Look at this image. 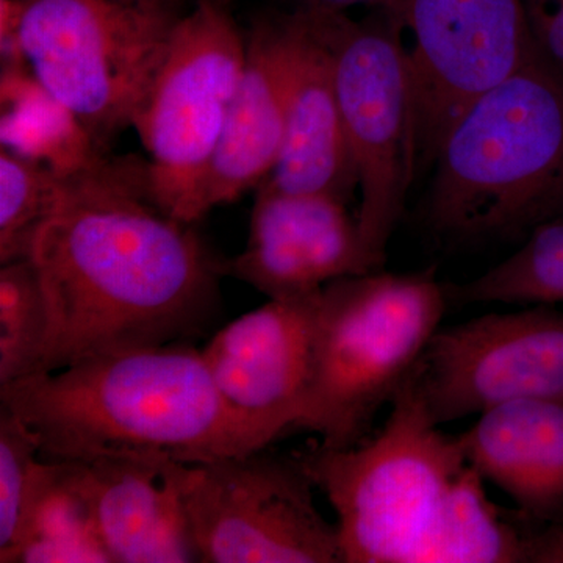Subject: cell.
Masks as SVG:
<instances>
[{"mask_svg":"<svg viewBox=\"0 0 563 563\" xmlns=\"http://www.w3.org/2000/svg\"><path fill=\"white\" fill-rule=\"evenodd\" d=\"M285 120L287 63L280 16L257 22L246 38L242 76L199 190V220L268 179L284 147Z\"/></svg>","mask_w":563,"mask_h":563,"instance_id":"2e32d148","label":"cell"},{"mask_svg":"<svg viewBox=\"0 0 563 563\" xmlns=\"http://www.w3.org/2000/svg\"><path fill=\"white\" fill-rule=\"evenodd\" d=\"M0 90L3 150L60 176L84 172L103 157L79 118L54 98L29 68H3Z\"/></svg>","mask_w":563,"mask_h":563,"instance_id":"ac0fdd59","label":"cell"},{"mask_svg":"<svg viewBox=\"0 0 563 563\" xmlns=\"http://www.w3.org/2000/svg\"><path fill=\"white\" fill-rule=\"evenodd\" d=\"M390 404L368 442L296 457L335 510L344 563L531 561L528 525L490 501L459 435L432 420L413 372Z\"/></svg>","mask_w":563,"mask_h":563,"instance_id":"7a4b0ae2","label":"cell"},{"mask_svg":"<svg viewBox=\"0 0 563 563\" xmlns=\"http://www.w3.org/2000/svg\"><path fill=\"white\" fill-rule=\"evenodd\" d=\"M49 309L31 258L0 268V385L40 373Z\"/></svg>","mask_w":563,"mask_h":563,"instance_id":"44dd1931","label":"cell"},{"mask_svg":"<svg viewBox=\"0 0 563 563\" xmlns=\"http://www.w3.org/2000/svg\"><path fill=\"white\" fill-rule=\"evenodd\" d=\"M0 406L24 421L46 461L99 457L202 463L280 439L233 409L190 342L92 355L0 385Z\"/></svg>","mask_w":563,"mask_h":563,"instance_id":"3957f363","label":"cell"},{"mask_svg":"<svg viewBox=\"0 0 563 563\" xmlns=\"http://www.w3.org/2000/svg\"><path fill=\"white\" fill-rule=\"evenodd\" d=\"M49 309L40 373L133 347L185 343L220 310L222 262L151 198L146 163L99 158L65 176L31 252Z\"/></svg>","mask_w":563,"mask_h":563,"instance_id":"6da1fadb","label":"cell"},{"mask_svg":"<svg viewBox=\"0 0 563 563\" xmlns=\"http://www.w3.org/2000/svg\"><path fill=\"white\" fill-rule=\"evenodd\" d=\"M321 290L269 299L220 329L202 354L233 409L284 435L296 431L313 374Z\"/></svg>","mask_w":563,"mask_h":563,"instance_id":"4fadbf2b","label":"cell"},{"mask_svg":"<svg viewBox=\"0 0 563 563\" xmlns=\"http://www.w3.org/2000/svg\"><path fill=\"white\" fill-rule=\"evenodd\" d=\"M428 220L454 239L563 217V74L537 51L459 114L433 158Z\"/></svg>","mask_w":563,"mask_h":563,"instance_id":"277c9868","label":"cell"},{"mask_svg":"<svg viewBox=\"0 0 563 563\" xmlns=\"http://www.w3.org/2000/svg\"><path fill=\"white\" fill-rule=\"evenodd\" d=\"M287 120L279 162L262 184L347 202L358 188L328 44L301 9L282 16Z\"/></svg>","mask_w":563,"mask_h":563,"instance_id":"5bb4252c","label":"cell"},{"mask_svg":"<svg viewBox=\"0 0 563 563\" xmlns=\"http://www.w3.org/2000/svg\"><path fill=\"white\" fill-rule=\"evenodd\" d=\"M68 463L113 563L201 562L180 492L181 463L99 457Z\"/></svg>","mask_w":563,"mask_h":563,"instance_id":"9a60e30c","label":"cell"},{"mask_svg":"<svg viewBox=\"0 0 563 563\" xmlns=\"http://www.w3.org/2000/svg\"><path fill=\"white\" fill-rule=\"evenodd\" d=\"M377 272L347 202L318 192L257 187L250 240L222 273L269 299L313 295L343 277Z\"/></svg>","mask_w":563,"mask_h":563,"instance_id":"7c38bea8","label":"cell"},{"mask_svg":"<svg viewBox=\"0 0 563 563\" xmlns=\"http://www.w3.org/2000/svg\"><path fill=\"white\" fill-rule=\"evenodd\" d=\"M65 176L0 150V263L31 257L38 232L60 202Z\"/></svg>","mask_w":563,"mask_h":563,"instance_id":"7402d4cb","label":"cell"},{"mask_svg":"<svg viewBox=\"0 0 563 563\" xmlns=\"http://www.w3.org/2000/svg\"><path fill=\"white\" fill-rule=\"evenodd\" d=\"M184 14L180 0H21L18 43L101 147L132 128Z\"/></svg>","mask_w":563,"mask_h":563,"instance_id":"8992f818","label":"cell"},{"mask_svg":"<svg viewBox=\"0 0 563 563\" xmlns=\"http://www.w3.org/2000/svg\"><path fill=\"white\" fill-rule=\"evenodd\" d=\"M446 298L432 272H373L325 285L296 431L317 433L325 448L363 442L439 331Z\"/></svg>","mask_w":563,"mask_h":563,"instance_id":"5b68a950","label":"cell"},{"mask_svg":"<svg viewBox=\"0 0 563 563\" xmlns=\"http://www.w3.org/2000/svg\"><path fill=\"white\" fill-rule=\"evenodd\" d=\"M450 296L463 303H563V217L533 228L520 250Z\"/></svg>","mask_w":563,"mask_h":563,"instance_id":"ffe728a7","label":"cell"},{"mask_svg":"<svg viewBox=\"0 0 563 563\" xmlns=\"http://www.w3.org/2000/svg\"><path fill=\"white\" fill-rule=\"evenodd\" d=\"M526 5H528V13H531V11L551 10L561 7L563 0H526Z\"/></svg>","mask_w":563,"mask_h":563,"instance_id":"d4e9b609","label":"cell"},{"mask_svg":"<svg viewBox=\"0 0 563 563\" xmlns=\"http://www.w3.org/2000/svg\"><path fill=\"white\" fill-rule=\"evenodd\" d=\"M298 459L265 450L180 465V492L201 562L343 563L336 525L318 510Z\"/></svg>","mask_w":563,"mask_h":563,"instance_id":"9c48e42d","label":"cell"},{"mask_svg":"<svg viewBox=\"0 0 563 563\" xmlns=\"http://www.w3.org/2000/svg\"><path fill=\"white\" fill-rule=\"evenodd\" d=\"M2 563H113L68 463L41 462L16 543Z\"/></svg>","mask_w":563,"mask_h":563,"instance_id":"d6986e66","label":"cell"},{"mask_svg":"<svg viewBox=\"0 0 563 563\" xmlns=\"http://www.w3.org/2000/svg\"><path fill=\"white\" fill-rule=\"evenodd\" d=\"M246 40L220 0L184 14L132 128L150 155L152 201L174 220L199 221L198 198L242 76Z\"/></svg>","mask_w":563,"mask_h":563,"instance_id":"ba28073f","label":"cell"},{"mask_svg":"<svg viewBox=\"0 0 563 563\" xmlns=\"http://www.w3.org/2000/svg\"><path fill=\"white\" fill-rule=\"evenodd\" d=\"M555 537H558L559 562L563 563V523L555 526Z\"/></svg>","mask_w":563,"mask_h":563,"instance_id":"484cf974","label":"cell"},{"mask_svg":"<svg viewBox=\"0 0 563 563\" xmlns=\"http://www.w3.org/2000/svg\"><path fill=\"white\" fill-rule=\"evenodd\" d=\"M413 377L440 426L520 399L563 401V312L531 306L440 325Z\"/></svg>","mask_w":563,"mask_h":563,"instance_id":"8fae6325","label":"cell"},{"mask_svg":"<svg viewBox=\"0 0 563 563\" xmlns=\"http://www.w3.org/2000/svg\"><path fill=\"white\" fill-rule=\"evenodd\" d=\"M459 440L483 479L506 493L526 520L563 523V401L499 404Z\"/></svg>","mask_w":563,"mask_h":563,"instance_id":"e0dca14e","label":"cell"},{"mask_svg":"<svg viewBox=\"0 0 563 563\" xmlns=\"http://www.w3.org/2000/svg\"><path fill=\"white\" fill-rule=\"evenodd\" d=\"M41 462L31 429L0 406V558L10 553L20 536Z\"/></svg>","mask_w":563,"mask_h":563,"instance_id":"603a6c76","label":"cell"},{"mask_svg":"<svg viewBox=\"0 0 563 563\" xmlns=\"http://www.w3.org/2000/svg\"><path fill=\"white\" fill-rule=\"evenodd\" d=\"M328 44L344 129L357 169L363 246L379 272L418 172L409 52L398 22H355L343 11L301 9Z\"/></svg>","mask_w":563,"mask_h":563,"instance_id":"52a82bcc","label":"cell"},{"mask_svg":"<svg viewBox=\"0 0 563 563\" xmlns=\"http://www.w3.org/2000/svg\"><path fill=\"white\" fill-rule=\"evenodd\" d=\"M409 32L418 168L433 163L466 107L539 51L526 0H391Z\"/></svg>","mask_w":563,"mask_h":563,"instance_id":"30bf717a","label":"cell"},{"mask_svg":"<svg viewBox=\"0 0 563 563\" xmlns=\"http://www.w3.org/2000/svg\"><path fill=\"white\" fill-rule=\"evenodd\" d=\"M391 0H299V9L320 10V11H344L351 7L369 3V5H379L380 9L387 7Z\"/></svg>","mask_w":563,"mask_h":563,"instance_id":"cb8c5ba5","label":"cell"}]
</instances>
